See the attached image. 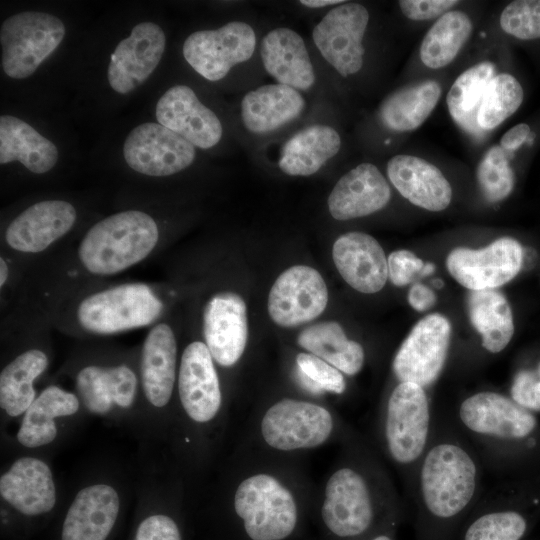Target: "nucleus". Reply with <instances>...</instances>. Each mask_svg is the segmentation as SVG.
I'll return each instance as SVG.
<instances>
[{
  "instance_id": "obj_1",
  "label": "nucleus",
  "mask_w": 540,
  "mask_h": 540,
  "mask_svg": "<svg viewBox=\"0 0 540 540\" xmlns=\"http://www.w3.org/2000/svg\"><path fill=\"white\" fill-rule=\"evenodd\" d=\"M415 540H454L483 494V463L453 419H437L409 489Z\"/></svg>"
},
{
  "instance_id": "obj_2",
  "label": "nucleus",
  "mask_w": 540,
  "mask_h": 540,
  "mask_svg": "<svg viewBox=\"0 0 540 540\" xmlns=\"http://www.w3.org/2000/svg\"><path fill=\"white\" fill-rule=\"evenodd\" d=\"M136 472L100 462L65 494L50 540H114L135 494Z\"/></svg>"
},
{
  "instance_id": "obj_3",
  "label": "nucleus",
  "mask_w": 540,
  "mask_h": 540,
  "mask_svg": "<svg viewBox=\"0 0 540 540\" xmlns=\"http://www.w3.org/2000/svg\"><path fill=\"white\" fill-rule=\"evenodd\" d=\"M65 369L88 416L125 428L140 442L143 410L138 353L83 354Z\"/></svg>"
},
{
  "instance_id": "obj_4",
  "label": "nucleus",
  "mask_w": 540,
  "mask_h": 540,
  "mask_svg": "<svg viewBox=\"0 0 540 540\" xmlns=\"http://www.w3.org/2000/svg\"><path fill=\"white\" fill-rule=\"evenodd\" d=\"M0 475V531L7 540H29L52 525L65 494L55 476L51 456L17 453Z\"/></svg>"
},
{
  "instance_id": "obj_5",
  "label": "nucleus",
  "mask_w": 540,
  "mask_h": 540,
  "mask_svg": "<svg viewBox=\"0 0 540 540\" xmlns=\"http://www.w3.org/2000/svg\"><path fill=\"white\" fill-rule=\"evenodd\" d=\"M463 435L490 468H502L523 449L536 446L534 414L503 393L483 390L465 397L453 418Z\"/></svg>"
},
{
  "instance_id": "obj_6",
  "label": "nucleus",
  "mask_w": 540,
  "mask_h": 540,
  "mask_svg": "<svg viewBox=\"0 0 540 540\" xmlns=\"http://www.w3.org/2000/svg\"><path fill=\"white\" fill-rule=\"evenodd\" d=\"M179 359L173 329L164 322L154 324L138 352L143 410L139 457L159 454V447L170 439Z\"/></svg>"
},
{
  "instance_id": "obj_7",
  "label": "nucleus",
  "mask_w": 540,
  "mask_h": 540,
  "mask_svg": "<svg viewBox=\"0 0 540 540\" xmlns=\"http://www.w3.org/2000/svg\"><path fill=\"white\" fill-rule=\"evenodd\" d=\"M367 473L344 466L328 479L321 507L322 522L337 540H361L402 519L391 496H381Z\"/></svg>"
},
{
  "instance_id": "obj_8",
  "label": "nucleus",
  "mask_w": 540,
  "mask_h": 540,
  "mask_svg": "<svg viewBox=\"0 0 540 540\" xmlns=\"http://www.w3.org/2000/svg\"><path fill=\"white\" fill-rule=\"evenodd\" d=\"M158 240L157 223L149 214L126 210L95 223L81 239L77 255L89 273L109 276L146 259Z\"/></svg>"
},
{
  "instance_id": "obj_9",
  "label": "nucleus",
  "mask_w": 540,
  "mask_h": 540,
  "mask_svg": "<svg viewBox=\"0 0 540 540\" xmlns=\"http://www.w3.org/2000/svg\"><path fill=\"white\" fill-rule=\"evenodd\" d=\"M89 417L74 391L57 384L46 385L1 438L5 454L38 453L51 456Z\"/></svg>"
},
{
  "instance_id": "obj_10",
  "label": "nucleus",
  "mask_w": 540,
  "mask_h": 540,
  "mask_svg": "<svg viewBox=\"0 0 540 540\" xmlns=\"http://www.w3.org/2000/svg\"><path fill=\"white\" fill-rule=\"evenodd\" d=\"M434 424L427 388L398 381L386 399L381 428L385 450L406 478L408 489L430 443Z\"/></svg>"
},
{
  "instance_id": "obj_11",
  "label": "nucleus",
  "mask_w": 540,
  "mask_h": 540,
  "mask_svg": "<svg viewBox=\"0 0 540 540\" xmlns=\"http://www.w3.org/2000/svg\"><path fill=\"white\" fill-rule=\"evenodd\" d=\"M221 409L222 391L215 362L204 342L193 341L186 345L179 359L169 441L181 434V443L185 444L191 430L199 435V430L214 424Z\"/></svg>"
},
{
  "instance_id": "obj_12",
  "label": "nucleus",
  "mask_w": 540,
  "mask_h": 540,
  "mask_svg": "<svg viewBox=\"0 0 540 540\" xmlns=\"http://www.w3.org/2000/svg\"><path fill=\"white\" fill-rule=\"evenodd\" d=\"M174 477L159 455L139 457L127 540H184Z\"/></svg>"
},
{
  "instance_id": "obj_13",
  "label": "nucleus",
  "mask_w": 540,
  "mask_h": 540,
  "mask_svg": "<svg viewBox=\"0 0 540 540\" xmlns=\"http://www.w3.org/2000/svg\"><path fill=\"white\" fill-rule=\"evenodd\" d=\"M163 303L145 283H125L93 292L77 304L75 317L90 334L110 335L153 324Z\"/></svg>"
},
{
  "instance_id": "obj_14",
  "label": "nucleus",
  "mask_w": 540,
  "mask_h": 540,
  "mask_svg": "<svg viewBox=\"0 0 540 540\" xmlns=\"http://www.w3.org/2000/svg\"><path fill=\"white\" fill-rule=\"evenodd\" d=\"M233 510L249 540H286L298 524L292 493L265 473L239 483L233 496Z\"/></svg>"
},
{
  "instance_id": "obj_15",
  "label": "nucleus",
  "mask_w": 540,
  "mask_h": 540,
  "mask_svg": "<svg viewBox=\"0 0 540 540\" xmlns=\"http://www.w3.org/2000/svg\"><path fill=\"white\" fill-rule=\"evenodd\" d=\"M64 35L63 22L52 14L24 11L12 15L0 29L3 71L13 79L31 76Z\"/></svg>"
},
{
  "instance_id": "obj_16",
  "label": "nucleus",
  "mask_w": 540,
  "mask_h": 540,
  "mask_svg": "<svg viewBox=\"0 0 540 540\" xmlns=\"http://www.w3.org/2000/svg\"><path fill=\"white\" fill-rule=\"evenodd\" d=\"M450 340L451 324L444 315L433 313L417 322L394 356L397 381L433 385L445 367Z\"/></svg>"
},
{
  "instance_id": "obj_17",
  "label": "nucleus",
  "mask_w": 540,
  "mask_h": 540,
  "mask_svg": "<svg viewBox=\"0 0 540 540\" xmlns=\"http://www.w3.org/2000/svg\"><path fill=\"white\" fill-rule=\"evenodd\" d=\"M256 47L253 28L243 21H231L215 30L190 34L183 44L187 63L209 81L224 78L231 68L251 58Z\"/></svg>"
},
{
  "instance_id": "obj_18",
  "label": "nucleus",
  "mask_w": 540,
  "mask_h": 540,
  "mask_svg": "<svg viewBox=\"0 0 540 540\" xmlns=\"http://www.w3.org/2000/svg\"><path fill=\"white\" fill-rule=\"evenodd\" d=\"M333 418L324 407L306 401L282 399L261 421V434L274 449L292 451L323 444L333 430Z\"/></svg>"
},
{
  "instance_id": "obj_19",
  "label": "nucleus",
  "mask_w": 540,
  "mask_h": 540,
  "mask_svg": "<svg viewBox=\"0 0 540 540\" xmlns=\"http://www.w3.org/2000/svg\"><path fill=\"white\" fill-rule=\"evenodd\" d=\"M523 262L521 244L513 238L502 237L485 248L453 249L446 259L450 275L471 291L495 290L511 281Z\"/></svg>"
},
{
  "instance_id": "obj_20",
  "label": "nucleus",
  "mask_w": 540,
  "mask_h": 540,
  "mask_svg": "<svg viewBox=\"0 0 540 540\" xmlns=\"http://www.w3.org/2000/svg\"><path fill=\"white\" fill-rule=\"evenodd\" d=\"M368 22L369 13L363 5L344 2L330 10L313 29V41L322 57L344 77L357 73L363 66L362 41Z\"/></svg>"
},
{
  "instance_id": "obj_21",
  "label": "nucleus",
  "mask_w": 540,
  "mask_h": 540,
  "mask_svg": "<svg viewBox=\"0 0 540 540\" xmlns=\"http://www.w3.org/2000/svg\"><path fill=\"white\" fill-rule=\"evenodd\" d=\"M126 163L134 171L154 177L176 174L192 164L195 146L159 123H143L126 137Z\"/></svg>"
},
{
  "instance_id": "obj_22",
  "label": "nucleus",
  "mask_w": 540,
  "mask_h": 540,
  "mask_svg": "<svg viewBox=\"0 0 540 540\" xmlns=\"http://www.w3.org/2000/svg\"><path fill=\"white\" fill-rule=\"evenodd\" d=\"M328 291L320 273L312 267L288 268L274 282L268 312L282 327H293L318 317L326 308Z\"/></svg>"
},
{
  "instance_id": "obj_23",
  "label": "nucleus",
  "mask_w": 540,
  "mask_h": 540,
  "mask_svg": "<svg viewBox=\"0 0 540 540\" xmlns=\"http://www.w3.org/2000/svg\"><path fill=\"white\" fill-rule=\"evenodd\" d=\"M507 486L482 494L454 540H522L531 524L529 507Z\"/></svg>"
},
{
  "instance_id": "obj_24",
  "label": "nucleus",
  "mask_w": 540,
  "mask_h": 540,
  "mask_svg": "<svg viewBox=\"0 0 540 540\" xmlns=\"http://www.w3.org/2000/svg\"><path fill=\"white\" fill-rule=\"evenodd\" d=\"M50 354L44 346L31 345L7 358L0 371V431L9 432L38 395L37 381L47 372Z\"/></svg>"
},
{
  "instance_id": "obj_25",
  "label": "nucleus",
  "mask_w": 540,
  "mask_h": 540,
  "mask_svg": "<svg viewBox=\"0 0 540 540\" xmlns=\"http://www.w3.org/2000/svg\"><path fill=\"white\" fill-rule=\"evenodd\" d=\"M166 45L162 28L141 22L119 42L111 55L107 78L111 88L127 94L141 85L159 64Z\"/></svg>"
},
{
  "instance_id": "obj_26",
  "label": "nucleus",
  "mask_w": 540,
  "mask_h": 540,
  "mask_svg": "<svg viewBox=\"0 0 540 540\" xmlns=\"http://www.w3.org/2000/svg\"><path fill=\"white\" fill-rule=\"evenodd\" d=\"M203 337L217 365L228 368L239 361L248 326L246 304L238 294L221 292L209 299L203 311Z\"/></svg>"
},
{
  "instance_id": "obj_27",
  "label": "nucleus",
  "mask_w": 540,
  "mask_h": 540,
  "mask_svg": "<svg viewBox=\"0 0 540 540\" xmlns=\"http://www.w3.org/2000/svg\"><path fill=\"white\" fill-rule=\"evenodd\" d=\"M76 219V209L67 201L37 202L9 223L5 242L17 252L40 253L67 234Z\"/></svg>"
},
{
  "instance_id": "obj_28",
  "label": "nucleus",
  "mask_w": 540,
  "mask_h": 540,
  "mask_svg": "<svg viewBox=\"0 0 540 540\" xmlns=\"http://www.w3.org/2000/svg\"><path fill=\"white\" fill-rule=\"evenodd\" d=\"M156 118L159 124L201 149L212 148L222 137L219 118L186 85H175L160 97Z\"/></svg>"
},
{
  "instance_id": "obj_29",
  "label": "nucleus",
  "mask_w": 540,
  "mask_h": 540,
  "mask_svg": "<svg viewBox=\"0 0 540 540\" xmlns=\"http://www.w3.org/2000/svg\"><path fill=\"white\" fill-rule=\"evenodd\" d=\"M334 264L341 277L362 293L380 291L388 278L385 253L378 241L363 232L341 235L332 249Z\"/></svg>"
},
{
  "instance_id": "obj_30",
  "label": "nucleus",
  "mask_w": 540,
  "mask_h": 540,
  "mask_svg": "<svg viewBox=\"0 0 540 540\" xmlns=\"http://www.w3.org/2000/svg\"><path fill=\"white\" fill-rule=\"evenodd\" d=\"M391 198L388 182L371 163H362L344 174L328 197L336 220L360 218L383 209Z\"/></svg>"
},
{
  "instance_id": "obj_31",
  "label": "nucleus",
  "mask_w": 540,
  "mask_h": 540,
  "mask_svg": "<svg viewBox=\"0 0 540 540\" xmlns=\"http://www.w3.org/2000/svg\"><path fill=\"white\" fill-rule=\"evenodd\" d=\"M387 175L398 192L412 204L442 211L452 199V188L432 163L413 155H396L387 164Z\"/></svg>"
},
{
  "instance_id": "obj_32",
  "label": "nucleus",
  "mask_w": 540,
  "mask_h": 540,
  "mask_svg": "<svg viewBox=\"0 0 540 540\" xmlns=\"http://www.w3.org/2000/svg\"><path fill=\"white\" fill-rule=\"evenodd\" d=\"M260 55L267 73L279 84L307 91L315 72L303 38L294 30L279 27L263 38Z\"/></svg>"
},
{
  "instance_id": "obj_33",
  "label": "nucleus",
  "mask_w": 540,
  "mask_h": 540,
  "mask_svg": "<svg viewBox=\"0 0 540 540\" xmlns=\"http://www.w3.org/2000/svg\"><path fill=\"white\" fill-rule=\"evenodd\" d=\"M304 108L305 100L299 91L282 84H267L243 97L241 117L248 131L266 134L298 118Z\"/></svg>"
},
{
  "instance_id": "obj_34",
  "label": "nucleus",
  "mask_w": 540,
  "mask_h": 540,
  "mask_svg": "<svg viewBox=\"0 0 540 540\" xmlns=\"http://www.w3.org/2000/svg\"><path fill=\"white\" fill-rule=\"evenodd\" d=\"M58 160V149L25 121L10 115L0 117V164L19 161L29 171L43 174Z\"/></svg>"
},
{
  "instance_id": "obj_35",
  "label": "nucleus",
  "mask_w": 540,
  "mask_h": 540,
  "mask_svg": "<svg viewBox=\"0 0 540 540\" xmlns=\"http://www.w3.org/2000/svg\"><path fill=\"white\" fill-rule=\"evenodd\" d=\"M341 138L330 126H308L288 139L283 145L278 166L290 176H309L340 150Z\"/></svg>"
},
{
  "instance_id": "obj_36",
  "label": "nucleus",
  "mask_w": 540,
  "mask_h": 540,
  "mask_svg": "<svg viewBox=\"0 0 540 540\" xmlns=\"http://www.w3.org/2000/svg\"><path fill=\"white\" fill-rule=\"evenodd\" d=\"M467 305L482 347L491 354L503 351L514 334L512 310L504 295L496 290L471 291Z\"/></svg>"
},
{
  "instance_id": "obj_37",
  "label": "nucleus",
  "mask_w": 540,
  "mask_h": 540,
  "mask_svg": "<svg viewBox=\"0 0 540 540\" xmlns=\"http://www.w3.org/2000/svg\"><path fill=\"white\" fill-rule=\"evenodd\" d=\"M297 341L302 348L346 375L357 374L364 365L362 345L348 339L341 325L335 321L306 327L298 335Z\"/></svg>"
},
{
  "instance_id": "obj_38",
  "label": "nucleus",
  "mask_w": 540,
  "mask_h": 540,
  "mask_svg": "<svg viewBox=\"0 0 540 540\" xmlns=\"http://www.w3.org/2000/svg\"><path fill=\"white\" fill-rule=\"evenodd\" d=\"M441 96L440 84L427 80L390 94L381 104L379 116L384 126L396 132L418 128L429 117Z\"/></svg>"
},
{
  "instance_id": "obj_39",
  "label": "nucleus",
  "mask_w": 540,
  "mask_h": 540,
  "mask_svg": "<svg viewBox=\"0 0 540 540\" xmlns=\"http://www.w3.org/2000/svg\"><path fill=\"white\" fill-rule=\"evenodd\" d=\"M473 30L469 16L459 10H450L440 16L424 36L420 46L423 64L432 69L451 63Z\"/></svg>"
},
{
  "instance_id": "obj_40",
  "label": "nucleus",
  "mask_w": 540,
  "mask_h": 540,
  "mask_svg": "<svg viewBox=\"0 0 540 540\" xmlns=\"http://www.w3.org/2000/svg\"><path fill=\"white\" fill-rule=\"evenodd\" d=\"M495 71L492 62L477 63L458 76L448 92L449 113L466 132L479 135L482 131L477 124V114Z\"/></svg>"
},
{
  "instance_id": "obj_41",
  "label": "nucleus",
  "mask_w": 540,
  "mask_h": 540,
  "mask_svg": "<svg viewBox=\"0 0 540 540\" xmlns=\"http://www.w3.org/2000/svg\"><path fill=\"white\" fill-rule=\"evenodd\" d=\"M524 98L519 81L508 73L495 75L489 82L477 114L482 131L492 130L514 114Z\"/></svg>"
},
{
  "instance_id": "obj_42",
  "label": "nucleus",
  "mask_w": 540,
  "mask_h": 540,
  "mask_svg": "<svg viewBox=\"0 0 540 540\" xmlns=\"http://www.w3.org/2000/svg\"><path fill=\"white\" fill-rule=\"evenodd\" d=\"M511 154L501 146H493L478 165V184L489 202L501 201L513 190L514 173L509 164Z\"/></svg>"
},
{
  "instance_id": "obj_43",
  "label": "nucleus",
  "mask_w": 540,
  "mask_h": 540,
  "mask_svg": "<svg viewBox=\"0 0 540 540\" xmlns=\"http://www.w3.org/2000/svg\"><path fill=\"white\" fill-rule=\"evenodd\" d=\"M299 377L310 390L328 391L342 394L346 382L341 371L311 353H299L296 356Z\"/></svg>"
},
{
  "instance_id": "obj_44",
  "label": "nucleus",
  "mask_w": 540,
  "mask_h": 540,
  "mask_svg": "<svg viewBox=\"0 0 540 540\" xmlns=\"http://www.w3.org/2000/svg\"><path fill=\"white\" fill-rule=\"evenodd\" d=\"M500 26L507 34L521 39L540 38V0H517L501 12Z\"/></svg>"
},
{
  "instance_id": "obj_45",
  "label": "nucleus",
  "mask_w": 540,
  "mask_h": 540,
  "mask_svg": "<svg viewBox=\"0 0 540 540\" xmlns=\"http://www.w3.org/2000/svg\"><path fill=\"white\" fill-rule=\"evenodd\" d=\"M510 397L531 412L540 411V361L535 367L521 368L515 373Z\"/></svg>"
},
{
  "instance_id": "obj_46",
  "label": "nucleus",
  "mask_w": 540,
  "mask_h": 540,
  "mask_svg": "<svg viewBox=\"0 0 540 540\" xmlns=\"http://www.w3.org/2000/svg\"><path fill=\"white\" fill-rule=\"evenodd\" d=\"M388 278L393 285L402 287L420 274L424 262L409 250L393 251L387 258Z\"/></svg>"
},
{
  "instance_id": "obj_47",
  "label": "nucleus",
  "mask_w": 540,
  "mask_h": 540,
  "mask_svg": "<svg viewBox=\"0 0 540 540\" xmlns=\"http://www.w3.org/2000/svg\"><path fill=\"white\" fill-rule=\"evenodd\" d=\"M458 1L455 0H401L398 2L402 13L411 20H430L442 16Z\"/></svg>"
},
{
  "instance_id": "obj_48",
  "label": "nucleus",
  "mask_w": 540,
  "mask_h": 540,
  "mask_svg": "<svg viewBox=\"0 0 540 540\" xmlns=\"http://www.w3.org/2000/svg\"><path fill=\"white\" fill-rule=\"evenodd\" d=\"M408 302L417 311H426L436 303L435 293L427 286L416 283L408 293Z\"/></svg>"
},
{
  "instance_id": "obj_49",
  "label": "nucleus",
  "mask_w": 540,
  "mask_h": 540,
  "mask_svg": "<svg viewBox=\"0 0 540 540\" xmlns=\"http://www.w3.org/2000/svg\"><path fill=\"white\" fill-rule=\"evenodd\" d=\"M530 133V127L527 124H517L502 136L500 146L512 153L528 140Z\"/></svg>"
},
{
  "instance_id": "obj_50",
  "label": "nucleus",
  "mask_w": 540,
  "mask_h": 540,
  "mask_svg": "<svg viewBox=\"0 0 540 540\" xmlns=\"http://www.w3.org/2000/svg\"><path fill=\"white\" fill-rule=\"evenodd\" d=\"M399 521L392 522L361 540H396V529Z\"/></svg>"
},
{
  "instance_id": "obj_51",
  "label": "nucleus",
  "mask_w": 540,
  "mask_h": 540,
  "mask_svg": "<svg viewBox=\"0 0 540 540\" xmlns=\"http://www.w3.org/2000/svg\"><path fill=\"white\" fill-rule=\"evenodd\" d=\"M299 3L309 8H321V7H326V6H330L334 4H342L344 3V1H341V0H301Z\"/></svg>"
},
{
  "instance_id": "obj_52",
  "label": "nucleus",
  "mask_w": 540,
  "mask_h": 540,
  "mask_svg": "<svg viewBox=\"0 0 540 540\" xmlns=\"http://www.w3.org/2000/svg\"><path fill=\"white\" fill-rule=\"evenodd\" d=\"M9 278V266L7 261L1 257L0 258V287L3 288V286L6 284L7 280Z\"/></svg>"
},
{
  "instance_id": "obj_53",
  "label": "nucleus",
  "mask_w": 540,
  "mask_h": 540,
  "mask_svg": "<svg viewBox=\"0 0 540 540\" xmlns=\"http://www.w3.org/2000/svg\"><path fill=\"white\" fill-rule=\"evenodd\" d=\"M435 271V266L433 263H424V266L420 272V275L427 276L432 274Z\"/></svg>"
},
{
  "instance_id": "obj_54",
  "label": "nucleus",
  "mask_w": 540,
  "mask_h": 540,
  "mask_svg": "<svg viewBox=\"0 0 540 540\" xmlns=\"http://www.w3.org/2000/svg\"><path fill=\"white\" fill-rule=\"evenodd\" d=\"M433 285L436 287V288H441L443 286V282L441 280H434L433 281Z\"/></svg>"
}]
</instances>
